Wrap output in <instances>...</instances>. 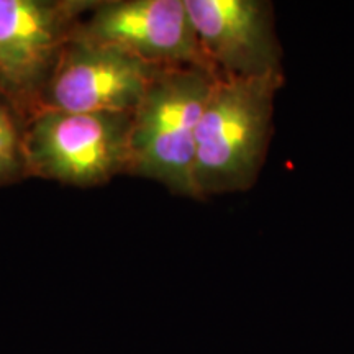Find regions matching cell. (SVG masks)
I'll return each mask as SVG.
<instances>
[{
    "label": "cell",
    "instance_id": "cell-6",
    "mask_svg": "<svg viewBox=\"0 0 354 354\" xmlns=\"http://www.w3.org/2000/svg\"><path fill=\"white\" fill-rule=\"evenodd\" d=\"M71 38L115 48L161 68L198 66L214 71L198 44L185 0L94 3L91 15L79 20Z\"/></svg>",
    "mask_w": 354,
    "mask_h": 354
},
{
    "label": "cell",
    "instance_id": "cell-7",
    "mask_svg": "<svg viewBox=\"0 0 354 354\" xmlns=\"http://www.w3.org/2000/svg\"><path fill=\"white\" fill-rule=\"evenodd\" d=\"M203 55L218 76L282 74L274 8L264 0H185Z\"/></svg>",
    "mask_w": 354,
    "mask_h": 354
},
{
    "label": "cell",
    "instance_id": "cell-3",
    "mask_svg": "<svg viewBox=\"0 0 354 354\" xmlns=\"http://www.w3.org/2000/svg\"><path fill=\"white\" fill-rule=\"evenodd\" d=\"M131 113L38 110L25 122L26 176L92 187L130 169Z\"/></svg>",
    "mask_w": 354,
    "mask_h": 354
},
{
    "label": "cell",
    "instance_id": "cell-4",
    "mask_svg": "<svg viewBox=\"0 0 354 354\" xmlns=\"http://www.w3.org/2000/svg\"><path fill=\"white\" fill-rule=\"evenodd\" d=\"M94 2L0 0V97L26 122L84 10Z\"/></svg>",
    "mask_w": 354,
    "mask_h": 354
},
{
    "label": "cell",
    "instance_id": "cell-8",
    "mask_svg": "<svg viewBox=\"0 0 354 354\" xmlns=\"http://www.w3.org/2000/svg\"><path fill=\"white\" fill-rule=\"evenodd\" d=\"M25 122L8 102L0 97V184L26 176L24 153Z\"/></svg>",
    "mask_w": 354,
    "mask_h": 354
},
{
    "label": "cell",
    "instance_id": "cell-2",
    "mask_svg": "<svg viewBox=\"0 0 354 354\" xmlns=\"http://www.w3.org/2000/svg\"><path fill=\"white\" fill-rule=\"evenodd\" d=\"M216 77L198 66L162 68L131 113L128 174L198 198L194 183L196 135Z\"/></svg>",
    "mask_w": 354,
    "mask_h": 354
},
{
    "label": "cell",
    "instance_id": "cell-5",
    "mask_svg": "<svg viewBox=\"0 0 354 354\" xmlns=\"http://www.w3.org/2000/svg\"><path fill=\"white\" fill-rule=\"evenodd\" d=\"M161 69L125 51L71 38L44 87L38 110L133 113Z\"/></svg>",
    "mask_w": 354,
    "mask_h": 354
},
{
    "label": "cell",
    "instance_id": "cell-1",
    "mask_svg": "<svg viewBox=\"0 0 354 354\" xmlns=\"http://www.w3.org/2000/svg\"><path fill=\"white\" fill-rule=\"evenodd\" d=\"M282 84L284 74L216 77L196 135L194 183L201 201L243 192L258 180Z\"/></svg>",
    "mask_w": 354,
    "mask_h": 354
}]
</instances>
